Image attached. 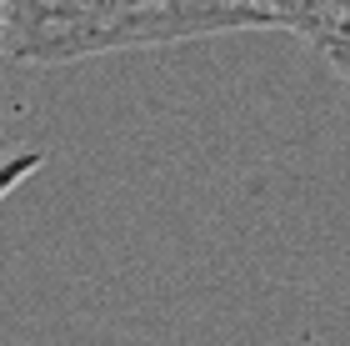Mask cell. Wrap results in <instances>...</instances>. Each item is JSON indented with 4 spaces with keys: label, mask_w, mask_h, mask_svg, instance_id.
I'll list each match as a JSON object with an SVG mask.
<instances>
[{
    "label": "cell",
    "mask_w": 350,
    "mask_h": 346,
    "mask_svg": "<svg viewBox=\"0 0 350 346\" xmlns=\"http://www.w3.org/2000/svg\"><path fill=\"white\" fill-rule=\"evenodd\" d=\"M250 30L220 0H10L5 55L21 66H75L90 55L150 51Z\"/></svg>",
    "instance_id": "1"
},
{
    "label": "cell",
    "mask_w": 350,
    "mask_h": 346,
    "mask_svg": "<svg viewBox=\"0 0 350 346\" xmlns=\"http://www.w3.org/2000/svg\"><path fill=\"white\" fill-rule=\"evenodd\" d=\"M340 5L345 0H265V21L270 30H291V36L310 40L321 51L340 21Z\"/></svg>",
    "instance_id": "2"
},
{
    "label": "cell",
    "mask_w": 350,
    "mask_h": 346,
    "mask_svg": "<svg viewBox=\"0 0 350 346\" xmlns=\"http://www.w3.org/2000/svg\"><path fill=\"white\" fill-rule=\"evenodd\" d=\"M40 161H45L40 151H15V156H5V161H0V201H5L15 186H25L30 176H36Z\"/></svg>",
    "instance_id": "3"
},
{
    "label": "cell",
    "mask_w": 350,
    "mask_h": 346,
    "mask_svg": "<svg viewBox=\"0 0 350 346\" xmlns=\"http://www.w3.org/2000/svg\"><path fill=\"white\" fill-rule=\"evenodd\" d=\"M321 55H325L340 75H350V0L340 5V21H336V30H330V40L321 45Z\"/></svg>",
    "instance_id": "4"
},
{
    "label": "cell",
    "mask_w": 350,
    "mask_h": 346,
    "mask_svg": "<svg viewBox=\"0 0 350 346\" xmlns=\"http://www.w3.org/2000/svg\"><path fill=\"white\" fill-rule=\"evenodd\" d=\"M220 5H230L235 15H245L250 30H270V21H265V0H220Z\"/></svg>",
    "instance_id": "5"
},
{
    "label": "cell",
    "mask_w": 350,
    "mask_h": 346,
    "mask_svg": "<svg viewBox=\"0 0 350 346\" xmlns=\"http://www.w3.org/2000/svg\"><path fill=\"white\" fill-rule=\"evenodd\" d=\"M5 21H10V0H0V60H5Z\"/></svg>",
    "instance_id": "6"
}]
</instances>
